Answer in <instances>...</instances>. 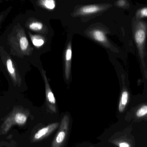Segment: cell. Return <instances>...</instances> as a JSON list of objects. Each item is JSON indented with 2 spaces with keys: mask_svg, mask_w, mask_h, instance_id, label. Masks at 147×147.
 I'll use <instances>...</instances> for the list:
<instances>
[{
  "mask_svg": "<svg viewBox=\"0 0 147 147\" xmlns=\"http://www.w3.org/2000/svg\"><path fill=\"white\" fill-rule=\"evenodd\" d=\"M9 45L13 55L20 57L29 56L33 48L29 44L25 32L22 28L16 29L15 32L9 37Z\"/></svg>",
  "mask_w": 147,
  "mask_h": 147,
  "instance_id": "cell-1",
  "label": "cell"
},
{
  "mask_svg": "<svg viewBox=\"0 0 147 147\" xmlns=\"http://www.w3.org/2000/svg\"><path fill=\"white\" fill-rule=\"evenodd\" d=\"M1 57L14 85L20 87L21 85L22 80L13 59L3 49H1Z\"/></svg>",
  "mask_w": 147,
  "mask_h": 147,
  "instance_id": "cell-2",
  "label": "cell"
},
{
  "mask_svg": "<svg viewBox=\"0 0 147 147\" xmlns=\"http://www.w3.org/2000/svg\"><path fill=\"white\" fill-rule=\"evenodd\" d=\"M28 112L22 107H15L6 118L3 123L6 129H9L14 124L23 125L27 120Z\"/></svg>",
  "mask_w": 147,
  "mask_h": 147,
  "instance_id": "cell-3",
  "label": "cell"
},
{
  "mask_svg": "<svg viewBox=\"0 0 147 147\" xmlns=\"http://www.w3.org/2000/svg\"><path fill=\"white\" fill-rule=\"evenodd\" d=\"M70 118L66 115L62 118L58 131L51 147H63L65 143L69 134Z\"/></svg>",
  "mask_w": 147,
  "mask_h": 147,
  "instance_id": "cell-4",
  "label": "cell"
},
{
  "mask_svg": "<svg viewBox=\"0 0 147 147\" xmlns=\"http://www.w3.org/2000/svg\"><path fill=\"white\" fill-rule=\"evenodd\" d=\"M41 75L45 82L47 105L50 110L53 112H56V99L50 87L48 79L47 78L45 71L44 70H41Z\"/></svg>",
  "mask_w": 147,
  "mask_h": 147,
  "instance_id": "cell-5",
  "label": "cell"
},
{
  "mask_svg": "<svg viewBox=\"0 0 147 147\" xmlns=\"http://www.w3.org/2000/svg\"><path fill=\"white\" fill-rule=\"evenodd\" d=\"M105 7L101 5H88L83 6L76 11V15H88L98 13L104 9Z\"/></svg>",
  "mask_w": 147,
  "mask_h": 147,
  "instance_id": "cell-6",
  "label": "cell"
},
{
  "mask_svg": "<svg viewBox=\"0 0 147 147\" xmlns=\"http://www.w3.org/2000/svg\"><path fill=\"white\" fill-rule=\"evenodd\" d=\"M59 125V123H55L41 129L35 134L34 140H40L47 136L54 131L58 127Z\"/></svg>",
  "mask_w": 147,
  "mask_h": 147,
  "instance_id": "cell-7",
  "label": "cell"
},
{
  "mask_svg": "<svg viewBox=\"0 0 147 147\" xmlns=\"http://www.w3.org/2000/svg\"><path fill=\"white\" fill-rule=\"evenodd\" d=\"M72 56L71 46L69 44L66 51L65 54V75L67 80L69 79L70 72L71 60Z\"/></svg>",
  "mask_w": 147,
  "mask_h": 147,
  "instance_id": "cell-8",
  "label": "cell"
},
{
  "mask_svg": "<svg viewBox=\"0 0 147 147\" xmlns=\"http://www.w3.org/2000/svg\"><path fill=\"white\" fill-rule=\"evenodd\" d=\"M29 37L33 45L37 48L41 47L45 44V38L41 35H34L29 33Z\"/></svg>",
  "mask_w": 147,
  "mask_h": 147,
  "instance_id": "cell-9",
  "label": "cell"
},
{
  "mask_svg": "<svg viewBox=\"0 0 147 147\" xmlns=\"http://www.w3.org/2000/svg\"><path fill=\"white\" fill-rule=\"evenodd\" d=\"M146 38V33L143 28L137 29L135 34V38L136 43L139 46H142L145 42Z\"/></svg>",
  "mask_w": 147,
  "mask_h": 147,
  "instance_id": "cell-10",
  "label": "cell"
},
{
  "mask_svg": "<svg viewBox=\"0 0 147 147\" xmlns=\"http://www.w3.org/2000/svg\"><path fill=\"white\" fill-rule=\"evenodd\" d=\"M129 94L127 91L123 92L122 93L119 105V111L120 112H123L125 109L128 100Z\"/></svg>",
  "mask_w": 147,
  "mask_h": 147,
  "instance_id": "cell-11",
  "label": "cell"
},
{
  "mask_svg": "<svg viewBox=\"0 0 147 147\" xmlns=\"http://www.w3.org/2000/svg\"><path fill=\"white\" fill-rule=\"evenodd\" d=\"M92 35L94 38L98 42H104L106 40L105 34L101 30H94L92 32Z\"/></svg>",
  "mask_w": 147,
  "mask_h": 147,
  "instance_id": "cell-12",
  "label": "cell"
},
{
  "mask_svg": "<svg viewBox=\"0 0 147 147\" xmlns=\"http://www.w3.org/2000/svg\"><path fill=\"white\" fill-rule=\"evenodd\" d=\"M28 28L29 29L35 32H40L43 30V24L39 22L35 21L31 22L28 25Z\"/></svg>",
  "mask_w": 147,
  "mask_h": 147,
  "instance_id": "cell-13",
  "label": "cell"
},
{
  "mask_svg": "<svg viewBox=\"0 0 147 147\" xmlns=\"http://www.w3.org/2000/svg\"><path fill=\"white\" fill-rule=\"evenodd\" d=\"M41 3L44 7L50 10L54 9L56 6L54 0H41Z\"/></svg>",
  "mask_w": 147,
  "mask_h": 147,
  "instance_id": "cell-14",
  "label": "cell"
},
{
  "mask_svg": "<svg viewBox=\"0 0 147 147\" xmlns=\"http://www.w3.org/2000/svg\"><path fill=\"white\" fill-rule=\"evenodd\" d=\"M147 114V106L146 105H144L137 111L136 115L137 117H142L146 116Z\"/></svg>",
  "mask_w": 147,
  "mask_h": 147,
  "instance_id": "cell-15",
  "label": "cell"
},
{
  "mask_svg": "<svg viewBox=\"0 0 147 147\" xmlns=\"http://www.w3.org/2000/svg\"><path fill=\"white\" fill-rule=\"evenodd\" d=\"M117 145L119 147H131V146L129 142H127L126 141H118L117 143Z\"/></svg>",
  "mask_w": 147,
  "mask_h": 147,
  "instance_id": "cell-16",
  "label": "cell"
},
{
  "mask_svg": "<svg viewBox=\"0 0 147 147\" xmlns=\"http://www.w3.org/2000/svg\"><path fill=\"white\" fill-rule=\"evenodd\" d=\"M139 15L141 17H146L147 16V8L146 7L140 9L139 12Z\"/></svg>",
  "mask_w": 147,
  "mask_h": 147,
  "instance_id": "cell-17",
  "label": "cell"
},
{
  "mask_svg": "<svg viewBox=\"0 0 147 147\" xmlns=\"http://www.w3.org/2000/svg\"><path fill=\"white\" fill-rule=\"evenodd\" d=\"M125 4H126V2L124 0H119L117 2V5L120 7H123Z\"/></svg>",
  "mask_w": 147,
  "mask_h": 147,
  "instance_id": "cell-18",
  "label": "cell"
}]
</instances>
